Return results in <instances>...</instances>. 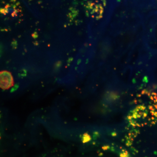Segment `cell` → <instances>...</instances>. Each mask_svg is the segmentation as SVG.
<instances>
[{"label": "cell", "instance_id": "cell-1", "mask_svg": "<svg viewBox=\"0 0 157 157\" xmlns=\"http://www.w3.org/2000/svg\"><path fill=\"white\" fill-rule=\"evenodd\" d=\"M13 84V77L9 72L4 71L0 73V87L8 89L11 87Z\"/></svg>", "mask_w": 157, "mask_h": 157}, {"label": "cell", "instance_id": "cell-2", "mask_svg": "<svg viewBox=\"0 0 157 157\" xmlns=\"http://www.w3.org/2000/svg\"><path fill=\"white\" fill-rule=\"evenodd\" d=\"M87 7V11H89L88 13L90 15L96 17H99L102 13V7L100 4H97L95 3H89Z\"/></svg>", "mask_w": 157, "mask_h": 157}, {"label": "cell", "instance_id": "cell-9", "mask_svg": "<svg viewBox=\"0 0 157 157\" xmlns=\"http://www.w3.org/2000/svg\"><path fill=\"white\" fill-rule=\"evenodd\" d=\"M147 113H144V117H147Z\"/></svg>", "mask_w": 157, "mask_h": 157}, {"label": "cell", "instance_id": "cell-15", "mask_svg": "<svg viewBox=\"0 0 157 157\" xmlns=\"http://www.w3.org/2000/svg\"><path fill=\"white\" fill-rule=\"evenodd\" d=\"M144 124L145 125H147V123H145Z\"/></svg>", "mask_w": 157, "mask_h": 157}, {"label": "cell", "instance_id": "cell-4", "mask_svg": "<svg viewBox=\"0 0 157 157\" xmlns=\"http://www.w3.org/2000/svg\"><path fill=\"white\" fill-rule=\"evenodd\" d=\"M149 109H150L151 110H152V109H153V107L152 106H149Z\"/></svg>", "mask_w": 157, "mask_h": 157}, {"label": "cell", "instance_id": "cell-14", "mask_svg": "<svg viewBox=\"0 0 157 157\" xmlns=\"http://www.w3.org/2000/svg\"><path fill=\"white\" fill-rule=\"evenodd\" d=\"M151 119H152V120H154V117H152L151 118Z\"/></svg>", "mask_w": 157, "mask_h": 157}, {"label": "cell", "instance_id": "cell-5", "mask_svg": "<svg viewBox=\"0 0 157 157\" xmlns=\"http://www.w3.org/2000/svg\"><path fill=\"white\" fill-rule=\"evenodd\" d=\"M152 95H154L155 96H157V94L156 93H152Z\"/></svg>", "mask_w": 157, "mask_h": 157}, {"label": "cell", "instance_id": "cell-3", "mask_svg": "<svg viewBox=\"0 0 157 157\" xmlns=\"http://www.w3.org/2000/svg\"><path fill=\"white\" fill-rule=\"evenodd\" d=\"M146 90L145 89L142 90V92H141V94H142V95H144V94H145V93H146Z\"/></svg>", "mask_w": 157, "mask_h": 157}, {"label": "cell", "instance_id": "cell-6", "mask_svg": "<svg viewBox=\"0 0 157 157\" xmlns=\"http://www.w3.org/2000/svg\"><path fill=\"white\" fill-rule=\"evenodd\" d=\"M137 97H141V96H142V95H141V94H137Z\"/></svg>", "mask_w": 157, "mask_h": 157}, {"label": "cell", "instance_id": "cell-12", "mask_svg": "<svg viewBox=\"0 0 157 157\" xmlns=\"http://www.w3.org/2000/svg\"><path fill=\"white\" fill-rule=\"evenodd\" d=\"M154 106L156 108V109H157V105H155Z\"/></svg>", "mask_w": 157, "mask_h": 157}, {"label": "cell", "instance_id": "cell-10", "mask_svg": "<svg viewBox=\"0 0 157 157\" xmlns=\"http://www.w3.org/2000/svg\"><path fill=\"white\" fill-rule=\"evenodd\" d=\"M154 98L155 99H156L157 98V96H154Z\"/></svg>", "mask_w": 157, "mask_h": 157}, {"label": "cell", "instance_id": "cell-13", "mask_svg": "<svg viewBox=\"0 0 157 157\" xmlns=\"http://www.w3.org/2000/svg\"><path fill=\"white\" fill-rule=\"evenodd\" d=\"M154 103H156V100H154Z\"/></svg>", "mask_w": 157, "mask_h": 157}, {"label": "cell", "instance_id": "cell-8", "mask_svg": "<svg viewBox=\"0 0 157 157\" xmlns=\"http://www.w3.org/2000/svg\"><path fill=\"white\" fill-rule=\"evenodd\" d=\"M151 94V93H150V92H148V94H147V95H148V96H149V97H150Z\"/></svg>", "mask_w": 157, "mask_h": 157}, {"label": "cell", "instance_id": "cell-11", "mask_svg": "<svg viewBox=\"0 0 157 157\" xmlns=\"http://www.w3.org/2000/svg\"><path fill=\"white\" fill-rule=\"evenodd\" d=\"M134 101L135 102V103H135L136 104V102L137 101V100L136 99H135L134 100Z\"/></svg>", "mask_w": 157, "mask_h": 157}, {"label": "cell", "instance_id": "cell-16", "mask_svg": "<svg viewBox=\"0 0 157 157\" xmlns=\"http://www.w3.org/2000/svg\"><path fill=\"white\" fill-rule=\"evenodd\" d=\"M131 95L132 96V97H133V94H131Z\"/></svg>", "mask_w": 157, "mask_h": 157}, {"label": "cell", "instance_id": "cell-7", "mask_svg": "<svg viewBox=\"0 0 157 157\" xmlns=\"http://www.w3.org/2000/svg\"><path fill=\"white\" fill-rule=\"evenodd\" d=\"M150 99H151L152 100V101H154V98H153L152 96H151L150 97Z\"/></svg>", "mask_w": 157, "mask_h": 157}, {"label": "cell", "instance_id": "cell-17", "mask_svg": "<svg viewBox=\"0 0 157 157\" xmlns=\"http://www.w3.org/2000/svg\"><path fill=\"white\" fill-rule=\"evenodd\" d=\"M156 102H157V99L156 100Z\"/></svg>", "mask_w": 157, "mask_h": 157}]
</instances>
